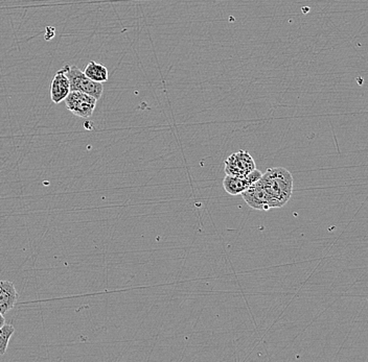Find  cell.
I'll use <instances>...</instances> for the list:
<instances>
[{"mask_svg": "<svg viewBox=\"0 0 368 362\" xmlns=\"http://www.w3.org/2000/svg\"><path fill=\"white\" fill-rule=\"evenodd\" d=\"M256 169V162L247 151L232 153L225 161L226 175L246 177Z\"/></svg>", "mask_w": 368, "mask_h": 362, "instance_id": "277c9868", "label": "cell"}, {"mask_svg": "<svg viewBox=\"0 0 368 362\" xmlns=\"http://www.w3.org/2000/svg\"><path fill=\"white\" fill-rule=\"evenodd\" d=\"M50 98L54 104H61L66 100V97L70 94V83L66 74V67L61 68L58 70L56 76L52 78L50 84Z\"/></svg>", "mask_w": 368, "mask_h": 362, "instance_id": "8992f818", "label": "cell"}, {"mask_svg": "<svg viewBox=\"0 0 368 362\" xmlns=\"http://www.w3.org/2000/svg\"><path fill=\"white\" fill-rule=\"evenodd\" d=\"M66 74L70 83V90L81 91L86 94L94 96L96 100H100L104 92V86L101 83L94 82L90 80L88 76H85L84 72L76 67V66H70L65 65Z\"/></svg>", "mask_w": 368, "mask_h": 362, "instance_id": "7a4b0ae2", "label": "cell"}, {"mask_svg": "<svg viewBox=\"0 0 368 362\" xmlns=\"http://www.w3.org/2000/svg\"><path fill=\"white\" fill-rule=\"evenodd\" d=\"M98 100L81 91H70L65 100L66 108L81 118H89L94 114Z\"/></svg>", "mask_w": 368, "mask_h": 362, "instance_id": "3957f363", "label": "cell"}, {"mask_svg": "<svg viewBox=\"0 0 368 362\" xmlns=\"http://www.w3.org/2000/svg\"><path fill=\"white\" fill-rule=\"evenodd\" d=\"M6 319L3 313H0V328H3L6 325Z\"/></svg>", "mask_w": 368, "mask_h": 362, "instance_id": "30bf717a", "label": "cell"}, {"mask_svg": "<svg viewBox=\"0 0 368 362\" xmlns=\"http://www.w3.org/2000/svg\"><path fill=\"white\" fill-rule=\"evenodd\" d=\"M18 300L15 285L7 280L0 281V313L3 315L11 311Z\"/></svg>", "mask_w": 368, "mask_h": 362, "instance_id": "52a82bcc", "label": "cell"}, {"mask_svg": "<svg viewBox=\"0 0 368 362\" xmlns=\"http://www.w3.org/2000/svg\"><path fill=\"white\" fill-rule=\"evenodd\" d=\"M85 76H88L90 80L94 81L96 83L104 84L108 81L109 72L108 70L105 67L104 65L99 64V63L91 61L87 65L84 70Z\"/></svg>", "mask_w": 368, "mask_h": 362, "instance_id": "ba28073f", "label": "cell"}, {"mask_svg": "<svg viewBox=\"0 0 368 362\" xmlns=\"http://www.w3.org/2000/svg\"><path fill=\"white\" fill-rule=\"evenodd\" d=\"M293 194V177L288 169L273 167L267 169L262 178L243 192L249 207L260 211L280 208L290 201Z\"/></svg>", "mask_w": 368, "mask_h": 362, "instance_id": "6da1fadb", "label": "cell"}, {"mask_svg": "<svg viewBox=\"0 0 368 362\" xmlns=\"http://www.w3.org/2000/svg\"><path fill=\"white\" fill-rule=\"evenodd\" d=\"M14 332L15 328L10 323H6L3 328H0V355H5Z\"/></svg>", "mask_w": 368, "mask_h": 362, "instance_id": "9c48e42d", "label": "cell"}, {"mask_svg": "<svg viewBox=\"0 0 368 362\" xmlns=\"http://www.w3.org/2000/svg\"><path fill=\"white\" fill-rule=\"evenodd\" d=\"M263 173L258 169H254L246 177L226 175L223 180V187L230 195H240L246 191L252 184L258 182L262 178Z\"/></svg>", "mask_w": 368, "mask_h": 362, "instance_id": "5b68a950", "label": "cell"}]
</instances>
